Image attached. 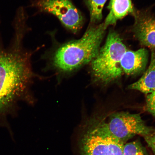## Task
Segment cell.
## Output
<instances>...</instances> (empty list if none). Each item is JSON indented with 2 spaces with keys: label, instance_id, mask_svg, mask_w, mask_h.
Segmentation results:
<instances>
[{
  "label": "cell",
  "instance_id": "cell-3",
  "mask_svg": "<svg viewBox=\"0 0 155 155\" xmlns=\"http://www.w3.org/2000/svg\"><path fill=\"white\" fill-rule=\"evenodd\" d=\"M127 50L117 33L110 31L105 43L90 63L93 75L96 80L107 84L120 78L123 74L120 66L121 58Z\"/></svg>",
  "mask_w": 155,
  "mask_h": 155
},
{
  "label": "cell",
  "instance_id": "cell-10",
  "mask_svg": "<svg viewBox=\"0 0 155 155\" xmlns=\"http://www.w3.org/2000/svg\"><path fill=\"white\" fill-rule=\"evenodd\" d=\"M128 88L129 90L139 91L147 95L155 91V52L151 51L150 64L144 74Z\"/></svg>",
  "mask_w": 155,
  "mask_h": 155
},
{
  "label": "cell",
  "instance_id": "cell-14",
  "mask_svg": "<svg viewBox=\"0 0 155 155\" xmlns=\"http://www.w3.org/2000/svg\"><path fill=\"white\" fill-rule=\"evenodd\" d=\"M148 146L155 155V130L150 134L144 137Z\"/></svg>",
  "mask_w": 155,
  "mask_h": 155
},
{
  "label": "cell",
  "instance_id": "cell-12",
  "mask_svg": "<svg viewBox=\"0 0 155 155\" xmlns=\"http://www.w3.org/2000/svg\"><path fill=\"white\" fill-rule=\"evenodd\" d=\"M123 155H147L144 149L138 141L126 143L124 145Z\"/></svg>",
  "mask_w": 155,
  "mask_h": 155
},
{
  "label": "cell",
  "instance_id": "cell-11",
  "mask_svg": "<svg viewBox=\"0 0 155 155\" xmlns=\"http://www.w3.org/2000/svg\"><path fill=\"white\" fill-rule=\"evenodd\" d=\"M107 0H84L90 15L91 25H97L102 19V11Z\"/></svg>",
  "mask_w": 155,
  "mask_h": 155
},
{
  "label": "cell",
  "instance_id": "cell-4",
  "mask_svg": "<svg viewBox=\"0 0 155 155\" xmlns=\"http://www.w3.org/2000/svg\"><path fill=\"white\" fill-rule=\"evenodd\" d=\"M108 118L107 121L99 120L101 125L107 132L124 144L135 135L144 137L155 130L147 126L138 114L118 112Z\"/></svg>",
  "mask_w": 155,
  "mask_h": 155
},
{
  "label": "cell",
  "instance_id": "cell-5",
  "mask_svg": "<svg viewBox=\"0 0 155 155\" xmlns=\"http://www.w3.org/2000/svg\"><path fill=\"white\" fill-rule=\"evenodd\" d=\"M124 144L107 132L98 120L94 121L83 135L82 155H123Z\"/></svg>",
  "mask_w": 155,
  "mask_h": 155
},
{
  "label": "cell",
  "instance_id": "cell-1",
  "mask_svg": "<svg viewBox=\"0 0 155 155\" xmlns=\"http://www.w3.org/2000/svg\"><path fill=\"white\" fill-rule=\"evenodd\" d=\"M25 32L15 30L14 41L9 49L0 46V116L11 111L28 92L32 72L31 53L24 49Z\"/></svg>",
  "mask_w": 155,
  "mask_h": 155
},
{
  "label": "cell",
  "instance_id": "cell-9",
  "mask_svg": "<svg viewBox=\"0 0 155 155\" xmlns=\"http://www.w3.org/2000/svg\"><path fill=\"white\" fill-rule=\"evenodd\" d=\"M107 8L109 13L103 22L106 28L128 15H134L136 12L131 0H110Z\"/></svg>",
  "mask_w": 155,
  "mask_h": 155
},
{
  "label": "cell",
  "instance_id": "cell-13",
  "mask_svg": "<svg viewBox=\"0 0 155 155\" xmlns=\"http://www.w3.org/2000/svg\"><path fill=\"white\" fill-rule=\"evenodd\" d=\"M146 108L147 111L155 117V91L147 95Z\"/></svg>",
  "mask_w": 155,
  "mask_h": 155
},
{
  "label": "cell",
  "instance_id": "cell-6",
  "mask_svg": "<svg viewBox=\"0 0 155 155\" xmlns=\"http://www.w3.org/2000/svg\"><path fill=\"white\" fill-rule=\"evenodd\" d=\"M32 6L40 12L53 15L74 34L79 32L84 24L82 13L71 0H35Z\"/></svg>",
  "mask_w": 155,
  "mask_h": 155
},
{
  "label": "cell",
  "instance_id": "cell-2",
  "mask_svg": "<svg viewBox=\"0 0 155 155\" xmlns=\"http://www.w3.org/2000/svg\"><path fill=\"white\" fill-rule=\"evenodd\" d=\"M106 29L104 23L90 25L80 38L60 46L53 56L54 67L67 73L90 63L99 51Z\"/></svg>",
  "mask_w": 155,
  "mask_h": 155
},
{
  "label": "cell",
  "instance_id": "cell-8",
  "mask_svg": "<svg viewBox=\"0 0 155 155\" xmlns=\"http://www.w3.org/2000/svg\"><path fill=\"white\" fill-rule=\"evenodd\" d=\"M149 53L146 48L127 50L122 57L120 66L123 73L128 75L139 74L144 71L148 62Z\"/></svg>",
  "mask_w": 155,
  "mask_h": 155
},
{
  "label": "cell",
  "instance_id": "cell-7",
  "mask_svg": "<svg viewBox=\"0 0 155 155\" xmlns=\"http://www.w3.org/2000/svg\"><path fill=\"white\" fill-rule=\"evenodd\" d=\"M133 31L141 45L155 52V18L145 12L136 11Z\"/></svg>",
  "mask_w": 155,
  "mask_h": 155
}]
</instances>
